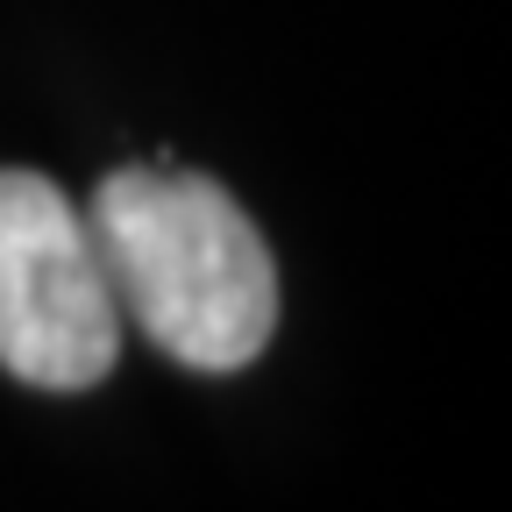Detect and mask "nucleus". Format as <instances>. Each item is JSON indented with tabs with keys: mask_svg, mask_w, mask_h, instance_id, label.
Returning <instances> with one entry per match:
<instances>
[{
	"mask_svg": "<svg viewBox=\"0 0 512 512\" xmlns=\"http://www.w3.org/2000/svg\"><path fill=\"white\" fill-rule=\"evenodd\" d=\"M121 356V313L86 207L43 171H0V370L36 392H86Z\"/></svg>",
	"mask_w": 512,
	"mask_h": 512,
	"instance_id": "obj_2",
	"label": "nucleus"
},
{
	"mask_svg": "<svg viewBox=\"0 0 512 512\" xmlns=\"http://www.w3.org/2000/svg\"><path fill=\"white\" fill-rule=\"evenodd\" d=\"M121 328L185 370H249L278 335V264L242 200L207 171L121 164L86 207Z\"/></svg>",
	"mask_w": 512,
	"mask_h": 512,
	"instance_id": "obj_1",
	"label": "nucleus"
}]
</instances>
